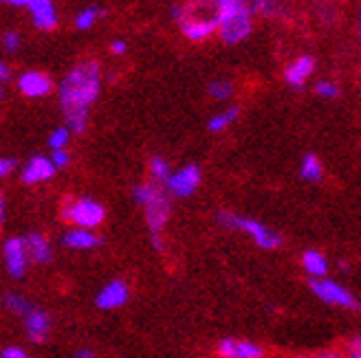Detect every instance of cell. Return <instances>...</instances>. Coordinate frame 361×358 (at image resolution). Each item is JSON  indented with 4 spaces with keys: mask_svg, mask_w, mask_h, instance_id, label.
I'll return each instance as SVG.
<instances>
[{
    "mask_svg": "<svg viewBox=\"0 0 361 358\" xmlns=\"http://www.w3.org/2000/svg\"><path fill=\"white\" fill-rule=\"evenodd\" d=\"M73 358H97V354H95L93 347H78Z\"/></svg>",
    "mask_w": 361,
    "mask_h": 358,
    "instance_id": "obj_33",
    "label": "cell"
},
{
    "mask_svg": "<svg viewBox=\"0 0 361 358\" xmlns=\"http://www.w3.org/2000/svg\"><path fill=\"white\" fill-rule=\"evenodd\" d=\"M128 299H130L128 283H126L123 279H113V281H108L104 288L97 293L95 306L99 310H117V308L126 306Z\"/></svg>",
    "mask_w": 361,
    "mask_h": 358,
    "instance_id": "obj_12",
    "label": "cell"
},
{
    "mask_svg": "<svg viewBox=\"0 0 361 358\" xmlns=\"http://www.w3.org/2000/svg\"><path fill=\"white\" fill-rule=\"evenodd\" d=\"M207 93L216 101H227L233 95V84L229 79H214L207 86Z\"/></svg>",
    "mask_w": 361,
    "mask_h": 358,
    "instance_id": "obj_24",
    "label": "cell"
},
{
    "mask_svg": "<svg viewBox=\"0 0 361 358\" xmlns=\"http://www.w3.org/2000/svg\"><path fill=\"white\" fill-rule=\"evenodd\" d=\"M25 240H27V248H29V255H31L33 264H49L53 260V246L44 234L33 231V234L25 236Z\"/></svg>",
    "mask_w": 361,
    "mask_h": 358,
    "instance_id": "obj_18",
    "label": "cell"
},
{
    "mask_svg": "<svg viewBox=\"0 0 361 358\" xmlns=\"http://www.w3.org/2000/svg\"><path fill=\"white\" fill-rule=\"evenodd\" d=\"M313 70H315L313 56H300V58H295L291 64L284 68V79H286L288 86L302 88L306 84V79L313 75Z\"/></svg>",
    "mask_w": 361,
    "mask_h": 358,
    "instance_id": "obj_16",
    "label": "cell"
},
{
    "mask_svg": "<svg viewBox=\"0 0 361 358\" xmlns=\"http://www.w3.org/2000/svg\"><path fill=\"white\" fill-rule=\"evenodd\" d=\"M18 91L20 95L29 97V99H40V97H47L51 91H53V82L47 73L42 70H25V73L18 75Z\"/></svg>",
    "mask_w": 361,
    "mask_h": 358,
    "instance_id": "obj_10",
    "label": "cell"
},
{
    "mask_svg": "<svg viewBox=\"0 0 361 358\" xmlns=\"http://www.w3.org/2000/svg\"><path fill=\"white\" fill-rule=\"evenodd\" d=\"M20 35H18L16 31H5L3 33V46L7 53H16L18 49H20Z\"/></svg>",
    "mask_w": 361,
    "mask_h": 358,
    "instance_id": "obj_28",
    "label": "cell"
},
{
    "mask_svg": "<svg viewBox=\"0 0 361 358\" xmlns=\"http://www.w3.org/2000/svg\"><path fill=\"white\" fill-rule=\"evenodd\" d=\"M219 20V35L225 44H240L254 31V11L243 0H212Z\"/></svg>",
    "mask_w": 361,
    "mask_h": 358,
    "instance_id": "obj_3",
    "label": "cell"
},
{
    "mask_svg": "<svg viewBox=\"0 0 361 358\" xmlns=\"http://www.w3.org/2000/svg\"><path fill=\"white\" fill-rule=\"evenodd\" d=\"M300 176L309 183H319L324 176V165L315 154H304L302 165H300Z\"/></svg>",
    "mask_w": 361,
    "mask_h": 358,
    "instance_id": "obj_20",
    "label": "cell"
},
{
    "mask_svg": "<svg viewBox=\"0 0 361 358\" xmlns=\"http://www.w3.org/2000/svg\"><path fill=\"white\" fill-rule=\"evenodd\" d=\"M201 181H203L201 167L196 163H188L170 176V181L166 183V189L170 196H174V198H188V196H192L198 189Z\"/></svg>",
    "mask_w": 361,
    "mask_h": 358,
    "instance_id": "obj_8",
    "label": "cell"
},
{
    "mask_svg": "<svg viewBox=\"0 0 361 358\" xmlns=\"http://www.w3.org/2000/svg\"><path fill=\"white\" fill-rule=\"evenodd\" d=\"M3 262L7 268V275L11 279H25L27 268L31 264V255L27 248V240L20 236L7 238L3 244Z\"/></svg>",
    "mask_w": 361,
    "mask_h": 358,
    "instance_id": "obj_7",
    "label": "cell"
},
{
    "mask_svg": "<svg viewBox=\"0 0 361 358\" xmlns=\"http://www.w3.org/2000/svg\"><path fill=\"white\" fill-rule=\"evenodd\" d=\"M62 242L71 250H90L102 244V238L95 231H88V229H68L62 236Z\"/></svg>",
    "mask_w": 361,
    "mask_h": 358,
    "instance_id": "obj_17",
    "label": "cell"
},
{
    "mask_svg": "<svg viewBox=\"0 0 361 358\" xmlns=\"http://www.w3.org/2000/svg\"><path fill=\"white\" fill-rule=\"evenodd\" d=\"M68 141H71V128L68 125H60V128H56L49 134V148H51V152L66 150Z\"/></svg>",
    "mask_w": 361,
    "mask_h": 358,
    "instance_id": "obj_26",
    "label": "cell"
},
{
    "mask_svg": "<svg viewBox=\"0 0 361 358\" xmlns=\"http://www.w3.org/2000/svg\"><path fill=\"white\" fill-rule=\"evenodd\" d=\"M60 216H62L64 222H68L73 229L95 231L104 222V218H106V209L95 198L82 196V198H68V200H64V205L60 209Z\"/></svg>",
    "mask_w": 361,
    "mask_h": 358,
    "instance_id": "obj_5",
    "label": "cell"
},
{
    "mask_svg": "<svg viewBox=\"0 0 361 358\" xmlns=\"http://www.w3.org/2000/svg\"><path fill=\"white\" fill-rule=\"evenodd\" d=\"M11 79V68L3 62L0 64V82H9Z\"/></svg>",
    "mask_w": 361,
    "mask_h": 358,
    "instance_id": "obj_36",
    "label": "cell"
},
{
    "mask_svg": "<svg viewBox=\"0 0 361 358\" xmlns=\"http://www.w3.org/2000/svg\"><path fill=\"white\" fill-rule=\"evenodd\" d=\"M346 347H348V354H361V334L353 336Z\"/></svg>",
    "mask_w": 361,
    "mask_h": 358,
    "instance_id": "obj_34",
    "label": "cell"
},
{
    "mask_svg": "<svg viewBox=\"0 0 361 358\" xmlns=\"http://www.w3.org/2000/svg\"><path fill=\"white\" fill-rule=\"evenodd\" d=\"M238 115H240V110L236 108V106H231V108H225L223 113H219V115H214L209 121H207V130L209 132H223V130H227L229 125L238 119Z\"/></svg>",
    "mask_w": 361,
    "mask_h": 358,
    "instance_id": "obj_22",
    "label": "cell"
},
{
    "mask_svg": "<svg viewBox=\"0 0 361 358\" xmlns=\"http://www.w3.org/2000/svg\"><path fill=\"white\" fill-rule=\"evenodd\" d=\"M58 172V167L53 165L51 156H42V154H35L31 156L27 163L20 170V181L25 185H38V183H47L49 178H53Z\"/></svg>",
    "mask_w": 361,
    "mask_h": 358,
    "instance_id": "obj_11",
    "label": "cell"
},
{
    "mask_svg": "<svg viewBox=\"0 0 361 358\" xmlns=\"http://www.w3.org/2000/svg\"><path fill=\"white\" fill-rule=\"evenodd\" d=\"M348 358H361V354H348Z\"/></svg>",
    "mask_w": 361,
    "mask_h": 358,
    "instance_id": "obj_40",
    "label": "cell"
},
{
    "mask_svg": "<svg viewBox=\"0 0 361 358\" xmlns=\"http://www.w3.org/2000/svg\"><path fill=\"white\" fill-rule=\"evenodd\" d=\"M3 303H5V308H7L11 314L20 317V319H25V317L35 308L33 303H31L25 295H20V293H7V295L3 297Z\"/></svg>",
    "mask_w": 361,
    "mask_h": 358,
    "instance_id": "obj_21",
    "label": "cell"
},
{
    "mask_svg": "<svg viewBox=\"0 0 361 358\" xmlns=\"http://www.w3.org/2000/svg\"><path fill=\"white\" fill-rule=\"evenodd\" d=\"M357 33L361 38V3H359V9H357Z\"/></svg>",
    "mask_w": 361,
    "mask_h": 358,
    "instance_id": "obj_38",
    "label": "cell"
},
{
    "mask_svg": "<svg viewBox=\"0 0 361 358\" xmlns=\"http://www.w3.org/2000/svg\"><path fill=\"white\" fill-rule=\"evenodd\" d=\"M309 358H348V356H344V354L337 352V350H324V352H319L315 356H309Z\"/></svg>",
    "mask_w": 361,
    "mask_h": 358,
    "instance_id": "obj_32",
    "label": "cell"
},
{
    "mask_svg": "<svg viewBox=\"0 0 361 358\" xmlns=\"http://www.w3.org/2000/svg\"><path fill=\"white\" fill-rule=\"evenodd\" d=\"M133 198L143 211L150 238H161V234L166 231V224L170 220V213H172L168 189L159 183H139L133 189Z\"/></svg>",
    "mask_w": 361,
    "mask_h": 358,
    "instance_id": "obj_2",
    "label": "cell"
},
{
    "mask_svg": "<svg viewBox=\"0 0 361 358\" xmlns=\"http://www.w3.org/2000/svg\"><path fill=\"white\" fill-rule=\"evenodd\" d=\"M180 31H183V35L188 40L192 42H203L207 38H212V35L219 31V20H216V15L212 18H205V15H196L188 9L185 18L178 23Z\"/></svg>",
    "mask_w": 361,
    "mask_h": 358,
    "instance_id": "obj_9",
    "label": "cell"
},
{
    "mask_svg": "<svg viewBox=\"0 0 361 358\" xmlns=\"http://www.w3.org/2000/svg\"><path fill=\"white\" fill-rule=\"evenodd\" d=\"M126 49H128V46H126L123 40H113L111 42V53H115V56H123Z\"/></svg>",
    "mask_w": 361,
    "mask_h": 358,
    "instance_id": "obj_35",
    "label": "cell"
},
{
    "mask_svg": "<svg viewBox=\"0 0 361 358\" xmlns=\"http://www.w3.org/2000/svg\"><path fill=\"white\" fill-rule=\"evenodd\" d=\"M302 268L311 279H324L329 275L331 264H329L326 255H324L322 250L309 248V250H304V253H302Z\"/></svg>",
    "mask_w": 361,
    "mask_h": 358,
    "instance_id": "obj_19",
    "label": "cell"
},
{
    "mask_svg": "<svg viewBox=\"0 0 361 358\" xmlns=\"http://www.w3.org/2000/svg\"><path fill=\"white\" fill-rule=\"evenodd\" d=\"M102 15H104V11L99 7H86V9H82L75 15V27L80 31H88L90 27L97 23V18H102Z\"/></svg>",
    "mask_w": 361,
    "mask_h": 358,
    "instance_id": "obj_25",
    "label": "cell"
},
{
    "mask_svg": "<svg viewBox=\"0 0 361 358\" xmlns=\"http://www.w3.org/2000/svg\"><path fill=\"white\" fill-rule=\"evenodd\" d=\"M315 95H319L324 99H335V97H339V86L331 79H319L315 84Z\"/></svg>",
    "mask_w": 361,
    "mask_h": 358,
    "instance_id": "obj_27",
    "label": "cell"
},
{
    "mask_svg": "<svg viewBox=\"0 0 361 358\" xmlns=\"http://www.w3.org/2000/svg\"><path fill=\"white\" fill-rule=\"evenodd\" d=\"M0 356H3V358H33L31 354H27L23 347H18V345H7V347H3Z\"/></svg>",
    "mask_w": 361,
    "mask_h": 358,
    "instance_id": "obj_31",
    "label": "cell"
},
{
    "mask_svg": "<svg viewBox=\"0 0 361 358\" xmlns=\"http://www.w3.org/2000/svg\"><path fill=\"white\" fill-rule=\"evenodd\" d=\"M51 160L58 170H64L71 163V154L66 150H56V152H51Z\"/></svg>",
    "mask_w": 361,
    "mask_h": 358,
    "instance_id": "obj_29",
    "label": "cell"
},
{
    "mask_svg": "<svg viewBox=\"0 0 361 358\" xmlns=\"http://www.w3.org/2000/svg\"><path fill=\"white\" fill-rule=\"evenodd\" d=\"M0 220H5V196H0Z\"/></svg>",
    "mask_w": 361,
    "mask_h": 358,
    "instance_id": "obj_39",
    "label": "cell"
},
{
    "mask_svg": "<svg viewBox=\"0 0 361 358\" xmlns=\"http://www.w3.org/2000/svg\"><path fill=\"white\" fill-rule=\"evenodd\" d=\"M216 354L221 358H262L264 350L262 345L247 341V338H223V341L216 345Z\"/></svg>",
    "mask_w": 361,
    "mask_h": 358,
    "instance_id": "obj_13",
    "label": "cell"
},
{
    "mask_svg": "<svg viewBox=\"0 0 361 358\" xmlns=\"http://www.w3.org/2000/svg\"><path fill=\"white\" fill-rule=\"evenodd\" d=\"M25 334L33 343H44L51 332V314L42 308H33L25 319Z\"/></svg>",
    "mask_w": 361,
    "mask_h": 358,
    "instance_id": "obj_14",
    "label": "cell"
},
{
    "mask_svg": "<svg viewBox=\"0 0 361 358\" xmlns=\"http://www.w3.org/2000/svg\"><path fill=\"white\" fill-rule=\"evenodd\" d=\"M148 167H150L152 181L159 183V185H164V187H166V183L170 181V176L174 174V172L170 170V163H168V160H166L164 156H152V158H150V163H148Z\"/></svg>",
    "mask_w": 361,
    "mask_h": 358,
    "instance_id": "obj_23",
    "label": "cell"
},
{
    "mask_svg": "<svg viewBox=\"0 0 361 358\" xmlns=\"http://www.w3.org/2000/svg\"><path fill=\"white\" fill-rule=\"evenodd\" d=\"M298 358H309V356H298Z\"/></svg>",
    "mask_w": 361,
    "mask_h": 358,
    "instance_id": "obj_41",
    "label": "cell"
},
{
    "mask_svg": "<svg viewBox=\"0 0 361 358\" xmlns=\"http://www.w3.org/2000/svg\"><path fill=\"white\" fill-rule=\"evenodd\" d=\"M5 5H11V7H27L29 0H3Z\"/></svg>",
    "mask_w": 361,
    "mask_h": 358,
    "instance_id": "obj_37",
    "label": "cell"
},
{
    "mask_svg": "<svg viewBox=\"0 0 361 358\" xmlns=\"http://www.w3.org/2000/svg\"><path fill=\"white\" fill-rule=\"evenodd\" d=\"M102 93V68L95 60L75 64L58 88L60 108L71 132L82 134L88 125V110Z\"/></svg>",
    "mask_w": 361,
    "mask_h": 358,
    "instance_id": "obj_1",
    "label": "cell"
},
{
    "mask_svg": "<svg viewBox=\"0 0 361 358\" xmlns=\"http://www.w3.org/2000/svg\"><path fill=\"white\" fill-rule=\"evenodd\" d=\"M16 167H18V160L16 158H11V156H3V158H0V176H3V178H7L9 174H13Z\"/></svg>",
    "mask_w": 361,
    "mask_h": 358,
    "instance_id": "obj_30",
    "label": "cell"
},
{
    "mask_svg": "<svg viewBox=\"0 0 361 358\" xmlns=\"http://www.w3.org/2000/svg\"><path fill=\"white\" fill-rule=\"evenodd\" d=\"M216 218H219V222L227 229L243 231L245 236H249L256 242V246H260L264 250H276L282 246V236L278 231L269 229L267 224H262L256 218H247V216H240V213H233V211H219Z\"/></svg>",
    "mask_w": 361,
    "mask_h": 358,
    "instance_id": "obj_4",
    "label": "cell"
},
{
    "mask_svg": "<svg viewBox=\"0 0 361 358\" xmlns=\"http://www.w3.org/2000/svg\"><path fill=\"white\" fill-rule=\"evenodd\" d=\"M27 9L31 11V20L40 31H51L58 27V11L53 0H29Z\"/></svg>",
    "mask_w": 361,
    "mask_h": 358,
    "instance_id": "obj_15",
    "label": "cell"
},
{
    "mask_svg": "<svg viewBox=\"0 0 361 358\" xmlns=\"http://www.w3.org/2000/svg\"><path fill=\"white\" fill-rule=\"evenodd\" d=\"M311 290L319 301L329 303V306H337L344 310H361V303L357 301V297L335 279H311Z\"/></svg>",
    "mask_w": 361,
    "mask_h": 358,
    "instance_id": "obj_6",
    "label": "cell"
}]
</instances>
